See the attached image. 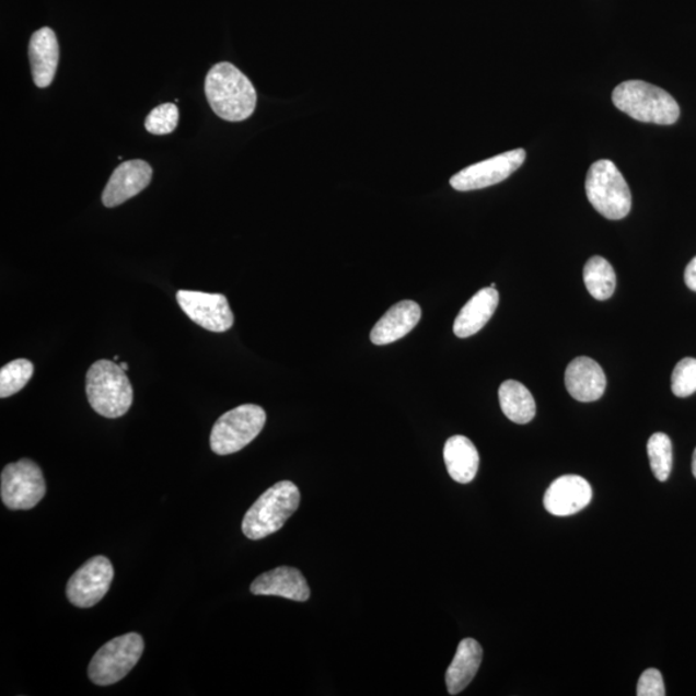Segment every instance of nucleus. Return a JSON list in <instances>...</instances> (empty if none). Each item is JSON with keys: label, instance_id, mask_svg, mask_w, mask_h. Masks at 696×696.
Masks as SVG:
<instances>
[{"label": "nucleus", "instance_id": "1", "mask_svg": "<svg viewBox=\"0 0 696 696\" xmlns=\"http://www.w3.org/2000/svg\"><path fill=\"white\" fill-rule=\"evenodd\" d=\"M206 96L212 111L223 120L243 121L256 111L255 86L230 62L217 63L209 70Z\"/></svg>", "mask_w": 696, "mask_h": 696}, {"label": "nucleus", "instance_id": "2", "mask_svg": "<svg viewBox=\"0 0 696 696\" xmlns=\"http://www.w3.org/2000/svg\"><path fill=\"white\" fill-rule=\"evenodd\" d=\"M301 492L292 482L272 485L246 511L242 531L246 538L259 541L280 531L299 510Z\"/></svg>", "mask_w": 696, "mask_h": 696}, {"label": "nucleus", "instance_id": "3", "mask_svg": "<svg viewBox=\"0 0 696 696\" xmlns=\"http://www.w3.org/2000/svg\"><path fill=\"white\" fill-rule=\"evenodd\" d=\"M85 393L92 409L105 418L126 415L134 403V388L120 366L98 360L86 372Z\"/></svg>", "mask_w": 696, "mask_h": 696}, {"label": "nucleus", "instance_id": "4", "mask_svg": "<svg viewBox=\"0 0 696 696\" xmlns=\"http://www.w3.org/2000/svg\"><path fill=\"white\" fill-rule=\"evenodd\" d=\"M618 111L635 120L671 126L680 118V106L669 92L642 81H628L613 92Z\"/></svg>", "mask_w": 696, "mask_h": 696}, {"label": "nucleus", "instance_id": "5", "mask_svg": "<svg viewBox=\"0 0 696 696\" xmlns=\"http://www.w3.org/2000/svg\"><path fill=\"white\" fill-rule=\"evenodd\" d=\"M585 193L593 208L607 220L625 219L633 207L627 181L606 159L591 165L585 177Z\"/></svg>", "mask_w": 696, "mask_h": 696}, {"label": "nucleus", "instance_id": "6", "mask_svg": "<svg viewBox=\"0 0 696 696\" xmlns=\"http://www.w3.org/2000/svg\"><path fill=\"white\" fill-rule=\"evenodd\" d=\"M266 424V411L255 404H244L224 413L210 432V449L216 454L229 455L250 445Z\"/></svg>", "mask_w": 696, "mask_h": 696}, {"label": "nucleus", "instance_id": "7", "mask_svg": "<svg viewBox=\"0 0 696 696\" xmlns=\"http://www.w3.org/2000/svg\"><path fill=\"white\" fill-rule=\"evenodd\" d=\"M143 649V638L135 633L108 641L94 654L89 666L92 683L98 686L119 683L139 663Z\"/></svg>", "mask_w": 696, "mask_h": 696}, {"label": "nucleus", "instance_id": "8", "mask_svg": "<svg viewBox=\"0 0 696 696\" xmlns=\"http://www.w3.org/2000/svg\"><path fill=\"white\" fill-rule=\"evenodd\" d=\"M0 480V495L7 509L32 510L46 496L45 476L32 460L7 464Z\"/></svg>", "mask_w": 696, "mask_h": 696}, {"label": "nucleus", "instance_id": "9", "mask_svg": "<svg viewBox=\"0 0 696 696\" xmlns=\"http://www.w3.org/2000/svg\"><path fill=\"white\" fill-rule=\"evenodd\" d=\"M526 159L524 149L504 152L487 161L467 166L454 174L451 185L456 192H474L502 183L517 172Z\"/></svg>", "mask_w": 696, "mask_h": 696}, {"label": "nucleus", "instance_id": "10", "mask_svg": "<svg viewBox=\"0 0 696 696\" xmlns=\"http://www.w3.org/2000/svg\"><path fill=\"white\" fill-rule=\"evenodd\" d=\"M114 568L105 556L92 557L69 580L67 596L77 607H92L111 590Z\"/></svg>", "mask_w": 696, "mask_h": 696}, {"label": "nucleus", "instance_id": "11", "mask_svg": "<svg viewBox=\"0 0 696 696\" xmlns=\"http://www.w3.org/2000/svg\"><path fill=\"white\" fill-rule=\"evenodd\" d=\"M177 302L195 324L209 332H228L234 325V314L223 294L178 290Z\"/></svg>", "mask_w": 696, "mask_h": 696}, {"label": "nucleus", "instance_id": "12", "mask_svg": "<svg viewBox=\"0 0 696 696\" xmlns=\"http://www.w3.org/2000/svg\"><path fill=\"white\" fill-rule=\"evenodd\" d=\"M592 499V488L585 478L577 475H565L556 478L546 491V510L554 517H571L587 506Z\"/></svg>", "mask_w": 696, "mask_h": 696}, {"label": "nucleus", "instance_id": "13", "mask_svg": "<svg viewBox=\"0 0 696 696\" xmlns=\"http://www.w3.org/2000/svg\"><path fill=\"white\" fill-rule=\"evenodd\" d=\"M152 169L144 161H129L114 171L103 193V202L107 208L123 205L136 197L151 183Z\"/></svg>", "mask_w": 696, "mask_h": 696}, {"label": "nucleus", "instance_id": "14", "mask_svg": "<svg viewBox=\"0 0 696 696\" xmlns=\"http://www.w3.org/2000/svg\"><path fill=\"white\" fill-rule=\"evenodd\" d=\"M565 386L580 403L596 402L605 394L604 369L591 358H577L570 362L565 372Z\"/></svg>", "mask_w": 696, "mask_h": 696}, {"label": "nucleus", "instance_id": "15", "mask_svg": "<svg viewBox=\"0 0 696 696\" xmlns=\"http://www.w3.org/2000/svg\"><path fill=\"white\" fill-rule=\"evenodd\" d=\"M257 596H279L304 603L310 599V587L302 572L295 568L280 567L259 576L251 585Z\"/></svg>", "mask_w": 696, "mask_h": 696}, {"label": "nucleus", "instance_id": "16", "mask_svg": "<svg viewBox=\"0 0 696 696\" xmlns=\"http://www.w3.org/2000/svg\"><path fill=\"white\" fill-rule=\"evenodd\" d=\"M422 316V310L415 301H402L394 304L371 332V340L376 346L396 343L416 328Z\"/></svg>", "mask_w": 696, "mask_h": 696}, {"label": "nucleus", "instance_id": "17", "mask_svg": "<svg viewBox=\"0 0 696 696\" xmlns=\"http://www.w3.org/2000/svg\"><path fill=\"white\" fill-rule=\"evenodd\" d=\"M58 56L57 36L53 28L42 27L28 43V60L32 65L33 81L39 89H47L54 82Z\"/></svg>", "mask_w": 696, "mask_h": 696}, {"label": "nucleus", "instance_id": "18", "mask_svg": "<svg viewBox=\"0 0 696 696\" xmlns=\"http://www.w3.org/2000/svg\"><path fill=\"white\" fill-rule=\"evenodd\" d=\"M499 303V293L496 288H484L471 299L454 322V335L459 338H468L480 332L495 315Z\"/></svg>", "mask_w": 696, "mask_h": 696}, {"label": "nucleus", "instance_id": "19", "mask_svg": "<svg viewBox=\"0 0 696 696\" xmlns=\"http://www.w3.org/2000/svg\"><path fill=\"white\" fill-rule=\"evenodd\" d=\"M483 662V648L474 638H464L446 671V687L451 695L460 694L474 680Z\"/></svg>", "mask_w": 696, "mask_h": 696}, {"label": "nucleus", "instance_id": "20", "mask_svg": "<svg viewBox=\"0 0 696 696\" xmlns=\"http://www.w3.org/2000/svg\"><path fill=\"white\" fill-rule=\"evenodd\" d=\"M444 461L454 482L468 484L476 477L480 455L473 441L462 434H455L445 442Z\"/></svg>", "mask_w": 696, "mask_h": 696}, {"label": "nucleus", "instance_id": "21", "mask_svg": "<svg viewBox=\"0 0 696 696\" xmlns=\"http://www.w3.org/2000/svg\"><path fill=\"white\" fill-rule=\"evenodd\" d=\"M500 408L504 416L518 425L532 422L536 413V404L531 391L518 381H506L500 384Z\"/></svg>", "mask_w": 696, "mask_h": 696}, {"label": "nucleus", "instance_id": "22", "mask_svg": "<svg viewBox=\"0 0 696 696\" xmlns=\"http://www.w3.org/2000/svg\"><path fill=\"white\" fill-rule=\"evenodd\" d=\"M583 279L587 290L598 301H606L615 292L616 275L614 268L603 257L594 256L585 264Z\"/></svg>", "mask_w": 696, "mask_h": 696}, {"label": "nucleus", "instance_id": "23", "mask_svg": "<svg viewBox=\"0 0 696 696\" xmlns=\"http://www.w3.org/2000/svg\"><path fill=\"white\" fill-rule=\"evenodd\" d=\"M34 374V364L27 359H18L0 369V397L20 393Z\"/></svg>", "mask_w": 696, "mask_h": 696}, {"label": "nucleus", "instance_id": "24", "mask_svg": "<svg viewBox=\"0 0 696 696\" xmlns=\"http://www.w3.org/2000/svg\"><path fill=\"white\" fill-rule=\"evenodd\" d=\"M648 455L652 474L659 482H666L672 471V441L669 434L657 432L648 441Z\"/></svg>", "mask_w": 696, "mask_h": 696}, {"label": "nucleus", "instance_id": "25", "mask_svg": "<svg viewBox=\"0 0 696 696\" xmlns=\"http://www.w3.org/2000/svg\"><path fill=\"white\" fill-rule=\"evenodd\" d=\"M179 119L178 108L174 104H163L152 111L144 127L151 135L163 136L170 135L177 128Z\"/></svg>", "mask_w": 696, "mask_h": 696}, {"label": "nucleus", "instance_id": "26", "mask_svg": "<svg viewBox=\"0 0 696 696\" xmlns=\"http://www.w3.org/2000/svg\"><path fill=\"white\" fill-rule=\"evenodd\" d=\"M672 393L677 397H687L696 393V359L685 358L674 368Z\"/></svg>", "mask_w": 696, "mask_h": 696}, {"label": "nucleus", "instance_id": "27", "mask_svg": "<svg viewBox=\"0 0 696 696\" xmlns=\"http://www.w3.org/2000/svg\"><path fill=\"white\" fill-rule=\"evenodd\" d=\"M638 696H664L665 686L662 673L656 669H649L641 674L637 684Z\"/></svg>", "mask_w": 696, "mask_h": 696}, {"label": "nucleus", "instance_id": "28", "mask_svg": "<svg viewBox=\"0 0 696 696\" xmlns=\"http://www.w3.org/2000/svg\"><path fill=\"white\" fill-rule=\"evenodd\" d=\"M685 282L688 288L696 292V257L691 260L685 270Z\"/></svg>", "mask_w": 696, "mask_h": 696}, {"label": "nucleus", "instance_id": "29", "mask_svg": "<svg viewBox=\"0 0 696 696\" xmlns=\"http://www.w3.org/2000/svg\"><path fill=\"white\" fill-rule=\"evenodd\" d=\"M693 474L696 478V449L694 451V455H693Z\"/></svg>", "mask_w": 696, "mask_h": 696}, {"label": "nucleus", "instance_id": "30", "mask_svg": "<svg viewBox=\"0 0 696 696\" xmlns=\"http://www.w3.org/2000/svg\"><path fill=\"white\" fill-rule=\"evenodd\" d=\"M120 368L123 369V371L127 372L128 371V364L127 362H120Z\"/></svg>", "mask_w": 696, "mask_h": 696}]
</instances>
